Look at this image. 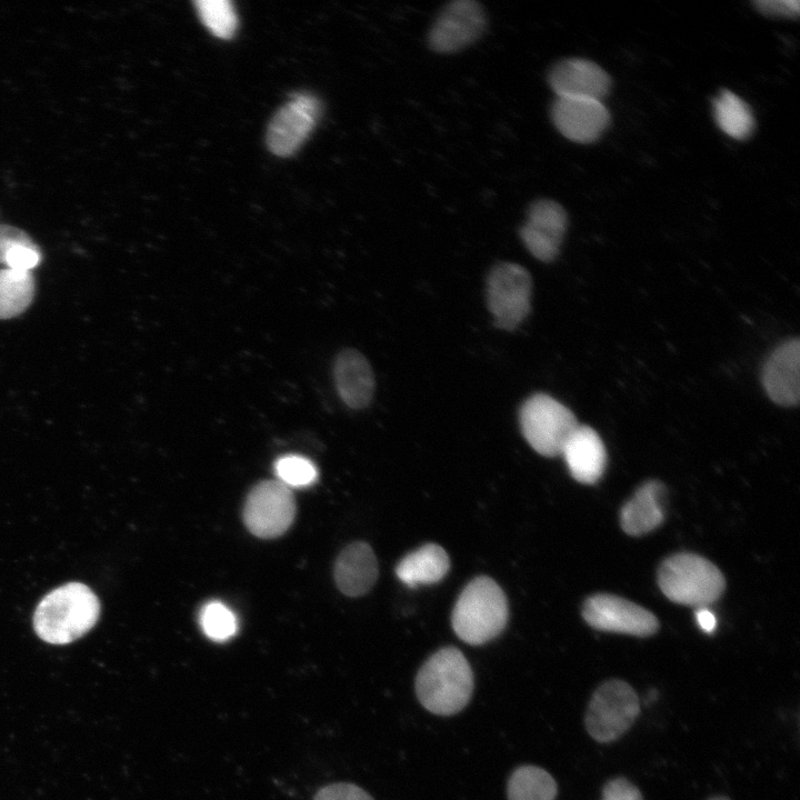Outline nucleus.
<instances>
[{"label":"nucleus","instance_id":"nucleus-28","mask_svg":"<svg viewBox=\"0 0 800 800\" xmlns=\"http://www.w3.org/2000/svg\"><path fill=\"white\" fill-rule=\"evenodd\" d=\"M312 800H373V798L357 784L333 782L320 788Z\"/></svg>","mask_w":800,"mask_h":800},{"label":"nucleus","instance_id":"nucleus-16","mask_svg":"<svg viewBox=\"0 0 800 800\" xmlns=\"http://www.w3.org/2000/svg\"><path fill=\"white\" fill-rule=\"evenodd\" d=\"M333 380L341 400L351 409L367 408L374 393V374L367 358L354 349L340 351L333 362Z\"/></svg>","mask_w":800,"mask_h":800},{"label":"nucleus","instance_id":"nucleus-14","mask_svg":"<svg viewBox=\"0 0 800 800\" xmlns=\"http://www.w3.org/2000/svg\"><path fill=\"white\" fill-rule=\"evenodd\" d=\"M548 82L557 97L602 100L611 78L596 62L582 58H567L557 62L548 73Z\"/></svg>","mask_w":800,"mask_h":800},{"label":"nucleus","instance_id":"nucleus-10","mask_svg":"<svg viewBox=\"0 0 800 800\" xmlns=\"http://www.w3.org/2000/svg\"><path fill=\"white\" fill-rule=\"evenodd\" d=\"M582 617L594 629L636 637H649L659 628L652 612L609 593L589 597L582 607Z\"/></svg>","mask_w":800,"mask_h":800},{"label":"nucleus","instance_id":"nucleus-24","mask_svg":"<svg viewBox=\"0 0 800 800\" xmlns=\"http://www.w3.org/2000/svg\"><path fill=\"white\" fill-rule=\"evenodd\" d=\"M194 7L202 23L218 38L230 39L238 28V16L229 0H197Z\"/></svg>","mask_w":800,"mask_h":800},{"label":"nucleus","instance_id":"nucleus-25","mask_svg":"<svg viewBox=\"0 0 800 800\" xmlns=\"http://www.w3.org/2000/svg\"><path fill=\"white\" fill-rule=\"evenodd\" d=\"M199 622L203 633L214 641L230 639L238 629L234 613L219 601H210L201 608Z\"/></svg>","mask_w":800,"mask_h":800},{"label":"nucleus","instance_id":"nucleus-29","mask_svg":"<svg viewBox=\"0 0 800 800\" xmlns=\"http://www.w3.org/2000/svg\"><path fill=\"white\" fill-rule=\"evenodd\" d=\"M601 800H643V797L631 781L624 777H617L603 786Z\"/></svg>","mask_w":800,"mask_h":800},{"label":"nucleus","instance_id":"nucleus-8","mask_svg":"<svg viewBox=\"0 0 800 800\" xmlns=\"http://www.w3.org/2000/svg\"><path fill=\"white\" fill-rule=\"evenodd\" d=\"M296 514V502L289 487L279 480H266L252 488L243 507L248 530L262 539L284 533Z\"/></svg>","mask_w":800,"mask_h":800},{"label":"nucleus","instance_id":"nucleus-23","mask_svg":"<svg viewBox=\"0 0 800 800\" xmlns=\"http://www.w3.org/2000/svg\"><path fill=\"white\" fill-rule=\"evenodd\" d=\"M36 282L31 271L0 270V319L20 316L32 303Z\"/></svg>","mask_w":800,"mask_h":800},{"label":"nucleus","instance_id":"nucleus-22","mask_svg":"<svg viewBox=\"0 0 800 800\" xmlns=\"http://www.w3.org/2000/svg\"><path fill=\"white\" fill-rule=\"evenodd\" d=\"M558 786L544 769L524 764L518 767L507 783L508 800H554Z\"/></svg>","mask_w":800,"mask_h":800},{"label":"nucleus","instance_id":"nucleus-15","mask_svg":"<svg viewBox=\"0 0 800 800\" xmlns=\"http://www.w3.org/2000/svg\"><path fill=\"white\" fill-rule=\"evenodd\" d=\"M762 384L768 397L782 407H793L800 399V341L781 343L767 359Z\"/></svg>","mask_w":800,"mask_h":800},{"label":"nucleus","instance_id":"nucleus-17","mask_svg":"<svg viewBox=\"0 0 800 800\" xmlns=\"http://www.w3.org/2000/svg\"><path fill=\"white\" fill-rule=\"evenodd\" d=\"M561 454L570 474L584 484L596 483L603 474L607 451L600 436L589 426H578L566 441Z\"/></svg>","mask_w":800,"mask_h":800},{"label":"nucleus","instance_id":"nucleus-30","mask_svg":"<svg viewBox=\"0 0 800 800\" xmlns=\"http://www.w3.org/2000/svg\"><path fill=\"white\" fill-rule=\"evenodd\" d=\"M753 6L762 14L770 17L794 18L800 12L798 0H758L753 1Z\"/></svg>","mask_w":800,"mask_h":800},{"label":"nucleus","instance_id":"nucleus-9","mask_svg":"<svg viewBox=\"0 0 800 800\" xmlns=\"http://www.w3.org/2000/svg\"><path fill=\"white\" fill-rule=\"evenodd\" d=\"M487 16L474 0H454L438 13L428 32V46L438 53H452L476 42L484 32Z\"/></svg>","mask_w":800,"mask_h":800},{"label":"nucleus","instance_id":"nucleus-32","mask_svg":"<svg viewBox=\"0 0 800 800\" xmlns=\"http://www.w3.org/2000/svg\"><path fill=\"white\" fill-rule=\"evenodd\" d=\"M696 619L699 627L704 632H712L716 628L717 620L712 611L708 607H701L696 609Z\"/></svg>","mask_w":800,"mask_h":800},{"label":"nucleus","instance_id":"nucleus-4","mask_svg":"<svg viewBox=\"0 0 800 800\" xmlns=\"http://www.w3.org/2000/svg\"><path fill=\"white\" fill-rule=\"evenodd\" d=\"M658 584L672 602L697 609L717 601L726 588V580L708 559L682 552L661 563Z\"/></svg>","mask_w":800,"mask_h":800},{"label":"nucleus","instance_id":"nucleus-18","mask_svg":"<svg viewBox=\"0 0 800 800\" xmlns=\"http://www.w3.org/2000/svg\"><path fill=\"white\" fill-rule=\"evenodd\" d=\"M338 589L348 597L367 593L378 578V561L371 547L366 542H353L338 556L334 570Z\"/></svg>","mask_w":800,"mask_h":800},{"label":"nucleus","instance_id":"nucleus-12","mask_svg":"<svg viewBox=\"0 0 800 800\" xmlns=\"http://www.w3.org/2000/svg\"><path fill=\"white\" fill-rule=\"evenodd\" d=\"M568 216L563 207L550 199L531 203L519 234L527 250L538 260L553 261L567 231Z\"/></svg>","mask_w":800,"mask_h":800},{"label":"nucleus","instance_id":"nucleus-7","mask_svg":"<svg viewBox=\"0 0 800 800\" xmlns=\"http://www.w3.org/2000/svg\"><path fill=\"white\" fill-rule=\"evenodd\" d=\"M486 293L494 326L513 330L523 322L531 309V276L518 263L500 262L488 274Z\"/></svg>","mask_w":800,"mask_h":800},{"label":"nucleus","instance_id":"nucleus-19","mask_svg":"<svg viewBox=\"0 0 800 800\" xmlns=\"http://www.w3.org/2000/svg\"><path fill=\"white\" fill-rule=\"evenodd\" d=\"M663 493L664 487L659 481L644 482L621 509L622 530L638 537L657 529L664 519Z\"/></svg>","mask_w":800,"mask_h":800},{"label":"nucleus","instance_id":"nucleus-2","mask_svg":"<svg viewBox=\"0 0 800 800\" xmlns=\"http://www.w3.org/2000/svg\"><path fill=\"white\" fill-rule=\"evenodd\" d=\"M100 611L98 598L86 584L71 582L48 593L33 616L37 634L46 642L66 644L88 632Z\"/></svg>","mask_w":800,"mask_h":800},{"label":"nucleus","instance_id":"nucleus-1","mask_svg":"<svg viewBox=\"0 0 800 800\" xmlns=\"http://www.w3.org/2000/svg\"><path fill=\"white\" fill-rule=\"evenodd\" d=\"M414 690L426 710L437 716H452L464 709L472 697L473 672L458 648L444 647L420 667Z\"/></svg>","mask_w":800,"mask_h":800},{"label":"nucleus","instance_id":"nucleus-27","mask_svg":"<svg viewBox=\"0 0 800 800\" xmlns=\"http://www.w3.org/2000/svg\"><path fill=\"white\" fill-rule=\"evenodd\" d=\"M41 261V252L36 243L16 244L11 247L6 257L4 264L9 269L19 271H31Z\"/></svg>","mask_w":800,"mask_h":800},{"label":"nucleus","instance_id":"nucleus-20","mask_svg":"<svg viewBox=\"0 0 800 800\" xmlns=\"http://www.w3.org/2000/svg\"><path fill=\"white\" fill-rule=\"evenodd\" d=\"M449 568L450 559L446 550L428 543L402 558L396 567V574L404 584L417 587L440 581Z\"/></svg>","mask_w":800,"mask_h":800},{"label":"nucleus","instance_id":"nucleus-31","mask_svg":"<svg viewBox=\"0 0 800 800\" xmlns=\"http://www.w3.org/2000/svg\"><path fill=\"white\" fill-rule=\"evenodd\" d=\"M33 243V240L23 230L8 224H0V262H4V257L11 247Z\"/></svg>","mask_w":800,"mask_h":800},{"label":"nucleus","instance_id":"nucleus-3","mask_svg":"<svg viewBox=\"0 0 800 800\" xmlns=\"http://www.w3.org/2000/svg\"><path fill=\"white\" fill-rule=\"evenodd\" d=\"M509 616L508 601L498 583L477 577L462 590L452 610L456 634L466 643L480 646L498 637Z\"/></svg>","mask_w":800,"mask_h":800},{"label":"nucleus","instance_id":"nucleus-11","mask_svg":"<svg viewBox=\"0 0 800 800\" xmlns=\"http://www.w3.org/2000/svg\"><path fill=\"white\" fill-rule=\"evenodd\" d=\"M320 114V102L307 93L294 94L271 119L267 146L279 157L293 154L312 131Z\"/></svg>","mask_w":800,"mask_h":800},{"label":"nucleus","instance_id":"nucleus-21","mask_svg":"<svg viewBox=\"0 0 800 800\" xmlns=\"http://www.w3.org/2000/svg\"><path fill=\"white\" fill-rule=\"evenodd\" d=\"M713 114L718 127L737 140L748 139L756 121L749 104L730 90L723 89L713 100Z\"/></svg>","mask_w":800,"mask_h":800},{"label":"nucleus","instance_id":"nucleus-33","mask_svg":"<svg viewBox=\"0 0 800 800\" xmlns=\"http://www.w3.org/2000/svg\"><path fill=\"white\" fill-rule=\"evenodd\" d=\"M708 800H731V799L727 796L720 794V796H713V797L709 798Z\"/></svg>","mask_w":800,"mask_h":800},{"label":"nucleus","instance_id":"nucleus-5","mask_svg":"<svg viewBox=\"0 0 800 800\" xmlns=\"http://www.w3.org/2000/svg\"><path fill=\"white\" fill-rule=\"evenodd\" d=\"M640 713L634 689L621 679L602 682L592 693L584 716L587 732L600 743L622 737Z\"/></svg>","mask_w":800,"mask_h":800},{"label":"nucleus","instance_id":"nucleus-26","mask_svg":"<svg viewBox=\"0 0 800 800\" xmlns=\"http://www.w3.org/2000/svg\"><path fill=\"white\" fill-rule=\"evenodd\" d=\"M280 482L287 487H306L313 483L318 472L314 464L300 456H284L274 464Z\"/></svg>","mask_w":800,"mask_h":800},{"label":"nucleus","instance_id":"nucleus-13","mask_svg":"<svg viewBox=\"0 0 800 800\" xmlns=\"http://www.w3.org/2000/svg\"><path fill=\"white\" fill-rule=\"evenodd\" d=\"M551 120L567 139L590 143L608 128L610 113L600 100L557 97L551 106Z\"/></svg>","mask_w":800,"mask_h":800},{"label":"nucleus","instance_id":"nucleus-6","mask_svg":"<svg viewBox=\"0 0 800 800\" xmlns=\"http://www.w3.org/2000/svg\"><path fill=\"white\" fill-rule=\"evenodd\" d=\"M519 424L523 438L539 454L556 457L579 426L576 416L554 398L537 393L520 407Z\"/></svg>","mask_w":800,"mask_h":800}]
</instances>
